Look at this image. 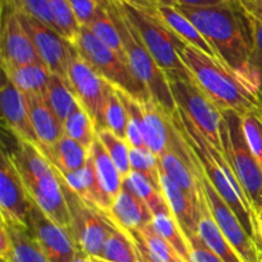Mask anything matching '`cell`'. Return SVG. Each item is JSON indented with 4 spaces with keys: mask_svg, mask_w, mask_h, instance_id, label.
Instances as JSON below:
<instances>
[{
    "mask_svg": "<svg viewBox=\"0 0 262 262\" xmlns=\"http://www.w3.org/2000/svg\"><path fill=\"white\" fill-rule=\"evenodd\" d=\"M176 7L196 26L225 66L260 89V73L251 61L247 20L237 0L216 7Z\"/></svg>",
    "mask_w": 262,
    "mask_h": 262,
    "instance_id": "1",
    "label": "cell"
},
{
    "mask_svg": "<svg viewBox=\"0 0 262 262\" xmlns=\"http://www.w3.org/2000/svg\"><path fill=\"white\" fill-rule=\"evenodd\" d=\"M179 56L194 82L222 112L245 115L262 109L260 89L223 61L187 43Z\"/></svg>",
    "mask_w": 262,
    "mask_h": 262,
    "instance_id": "2",
    "label": "cell"
},
{
    "mask_svg": "<svg viewBox=\"0 0 262 262\" xmlns=\"http://www.w3.org/2000/svg\"><path fill=\"white\" fill-rule=\"evenodd\" d=\"M173 117L181 128L186 141L193 150L209 181L224 199V201L229 205L233 212L237 215L241 224L261 252L256 214L225 154L212 146L181 109L177 110Z\"/></svg>",
    "mask_w": 262,
    "mask_h": 262,
    "instance_id": "3",
    "label": "cell"
},
{
    "mask_svg": "<svg viewBox=\"0 0 262 262\" xmlns=\"http://www.w3.org/2000/svg\"><path fill=\"white\" fill-rule=\"evenodd\" d=\"M9 155L19 171L31 201L71 232V211L60 173L33 143L17 140V146Z\"/></svg>",
    "mask_w": 262,
    "mask_h": 262,
    "instance_id": "4",
    "label": "cell"
},
{
    "mask_svg": "<svg viewBox=\"0 0 262 262\" xmlns=\"http://www.w3.org/2000/svg\"><path fill=\"white\" fill-rule=\"evenodd\" d=\"M122 7L166 78L193 79L179 56V50L186 42L161 20L154 9L152 0H123Z\"/></svg>",
    "mask_w": 262,
    "mask_h": 262,
    "instance_id": "5",
    "label": "cell"
},
{
    "mask_svg": "<svg viewBox=\"0 0 262 262\" xmlns=\"http://www.w3.org/2000/svg\"><path fill=\"white\" fill-rule=\"evenodd\" d=\"M107 7H109L110 14L119 30L128 67L135 74L137 81L145 87L151 99L166 114L173 117L174 113L178 110V106H177L173 94H171L170 84L166 78V74L159 68L152 55L148 53L145 43L141 40L137 31L128 19L127 14L123 10L122 2L109 0Z\"/></svg>",
    "mask_w": 262,
    "mask_h": 262,
    "instance_id": "6",
    "label": "cell"
},
{
    "mask_svg": "<svg viewBox=\"0 0 262 262\" xmlns=\"http://www.w3.org/2000/svg\"><path fill=\"white\" fill-rule=\"evenodd\" d=\"M220 132L225 156L256 214L262 209V168L248 147L243 135L241 115L233 112H223Z\"/></svg>",
    "mask_w": 262,
    "mask_h": 262,
    "instance_id": "7",
    "label": "cell"
},
{
    "mask_svg": "<svg viewBox=\"0 0 262 262\" xmlns=\"http://www.w3.org/2000/svg\"><path fill=\"white\" fill-rule=\"evenodd\" d=\"M76 50L99 72L105 81L129 96L143 102L151 99L145 87L137 81L125 60L114 50L107 48L87 27L81 26L78 36L73 41Z\"/></svg>",
    "mask_w": 262,
    "mask_h": 262,
    "instance_id": "8",
    "label": "cell"
},
{
    "mask_svg": "<svg viewBox=\"0 0 262 262\" xmlns=\"http://www.w3.org/2000/svg\"><path fill=\"white\" fill-rule=\"evenodd\" d=\"M168 81L178 109L192 120L212 146L224 152L220 132L223 120L222 110L200 89L194 79L173 78Z\"/></svg>",
    "mask_w": 262,
    "mask_h": 262,
    "instance_id": "9",
    "label": "cell"
},
{
    "mask_svg": "<svg viewBox=\"0 0 262 262\" xmlns=\"http://www.w3.org/2000/svg\"><path fill=\"white\" fill-rule=\"evenodd\" d=\"M63 188L71 211V234L77 247L92 257L100 258L102 247L115 228V223L106 212L82 201L64 181Z\"/></svg>",
    "mask_w": 262,
    "mask_h": 262,
    "instance_id": "10",
    "label": "cell"
},
{
    "mask_svg": "<svg viewBox=\"0 0 262 262\" xmlns=\"http://www.w3.org/2000/svg\"><path fill=\"white\" fill-rule=\"evenodd\" d=\"M67 78L78 102L94 120L96 130L105 128V106L113 84L105 81L74 46L69 58Z\"/></svg>",
    "mask_w": 262,
    "mask_h": 262,
    "instance_id": "11",
    "label": "cell"
},
{
    "mask_svg": "<svg viewBox=\"0 0 262 262\" xmlns=\"http://www.w3.org/2000/svg\"><path fill=\"white\" fill-rule=\"evenodd\" d=\"M192 152H193V150H192ZM193 161L194 173L199 176L202 189H204L205 199H206L207 205H209L210 211H211L212 217H214V220L216 222V224L219 225L223 234L227 237V239L229 241L230 245L234 247V250L237 251L238 255L242 257L243 261L262 262V255L260 250H258V247L256 246V243L253 242L252 238L247 234V232H246V229L243 228V225L241 224L237 215L233 212V210L230 209L229 205L224 201V199L220 196L219 192L215 189V187L212 186L211 182L209 181V178H207L206 174H205L204 169L201 168V164L197 160L194 152Z\"/></svg>",
    "mask_w": 262,
    "mask_h": 262,
    "instance_id": "12",
    "label": "cell"
},
{
    "mask_svg": "<svg viewBox=\"0 0 262 262\" xmlns=\"http://www.w3.org/2000/svg\"><path fill=\"white\" fill-rule=\"evenodd\" d=\"M17 12L23 27L28 32L37 50L41 61L53 74H58L68 79V64L73 43L69 42L60 33L54 31L45 23L19 12L18 9Z\"/></svg>",
    "mask_w": 262,
    "mask_h": 262,
    "instance_id": "13",
    "label": "cell"
},
{
    "mask_svg": "<svg viewBox=\"0 0 262 262\" xmlns=\"http://www.w3.org/2000/svg\"><path fill=\"white\" fill-rule=\"evenodd\" d=\"M31 201L19 171L12 158L3 151L0 158V212L7 224H18L28 228Z\"/></svg>",
    "mask_w": 262,
    "mask_h": 262,
    "instance_id": "14",
    "label": "cell"
},
{
    "mask_svg": "<svg viewBox=\"0 0 262 262\" xmlns=\"http://www.w3.org/2000/svg\"><path fill=\"white\" fill-rule=\"evenodd\" d=\"M28 229L41 246L50 262H72L78 252L73 235L67 228L49 217L32 202Z\"/></svg>",
    "mask_w": 262,
    "mask_h": 262,
    "instance_id": "15",
    "label": "cell"
},
{
    "mask_svg": "<svg viewBox=\"0 0 262 262\" xmlns=\"http://www.w3.org/2000/svg\"><path fill=\"white\" fill-rule=\"evenodd\" d=\"M2 66H26L42 63L30 35L23 27L18 12L10 3L2 2Z\"/></svg>",
    "mask_w": 262,
    "mask_h": 262,
    "instance_id": "16",
    "label": "cell"
},
{
    "mask_svg": "<svg viewBox=\"0 0 262 262\" xmlns=\"http://www.w3.org/2000/svg\"><path fill=\"white\" fill-rule=\"evenodd\" d=\"M0 109L5 125L17 140L40 146L31 120L27 96L5 76L0 90Z\"/></svg>",
    "mask_w": 262,
    "mask_h": 262,
    "instance_id": "17",
    "label": "cell"
},
{
    "mask_svg": "<svg viewBox=\"0 0 262 262\" xmlns=\"http://www.w3.org/2000/svg\"><path fill=\"white\" fill-rule=\"evenodd\" d=\"M142 105L145 114V145L151 152L160 158L169 148L181 145L183 136L174 118L166 114L152 99L146 100Z\"/></svg>",
    "mask_w": 262,
    "mask_h": 262,
    "instance_id": "18",
    "label": "cell"
},
{
    "mask_svg": "<svg viewBox=\"0 0 262 262\" xmlns=\"http://www.w3.org/2000/svg\"><path fill=\"white\" fill-rule=\"evenodd\" d=\"M160 189L187 239L199 234L200 205L163 170H160Z\"/></svg>",
    "mask_w": 262,
    "mask_h": 262,
    "instance_id": "19",
    "label": "cell"
},
{
    "mask_svg": "<svg viewBox=\"0 0 262 262\" xmlns=\"http://www.w3.org/2000/svg\"><path fill=\"white\" fill-rule=\"evenodd\" d=\"M106 214L118 227L127 232L145 229L152 223L154 217L147 205L124 184Z\"/></svg>",
    "mask_w": 262,
    "mask_h": 262,
    "instance_id": "20",
    "label": "cell"
},
{
    "mask_svg": "<svg viewBox=\"0 0 262 262\" xmlns=\"http://www.w3.org/2000/svg\"><path fill=\"white\" fill-rule=\"evenodd\" d=\"M61 176V174H60ZM67 186L90 206L102 212H109L113 201L107 197L104 189L100 186L96 169L91 155L89 156L87 164L74 173L61 176Z\"/></svg>",
    "mask_w": 262,
    "mask_h": 262,
    "instance_id": "21",
    "label": "cell"
},
{
    "mask_svg": "<svg viewBox=\"0 0 262 262\" xmlns=\"http://www.w3.org/2000/svg\"><path fill=\"white\" fill-rule=\"evenodd\" d=\"M30 106L33 129L40 142V150L53 147L64 136V125L53 112L45 97L40 95H26Z\"/></svg>",
    "mask_w": 262,
    "mask_h": 262,
    "instance_id": "22",
    "label": "cell"
},
{
    "mask_svg": "<svg viewBox=\"0 0 262 262\" xmlns=\"http://www.w3.org/2000/svg\"><path fill=\"white\" fill-rule=\"evenodd\" d=\"M152 5L155 12L158 13L159 17L161 18L164 23L181 38L183 42H186L187 45H191L197 48L199 50L204 51L205 54H207L211 58L217 59L220 60L219 56H217L216 51L212 49V46L207 42L206 38L201 35L199 30L196 28V26L176 7V5H166L161 4V3L155 2L152 0ZM222 61V60H220Z\"/></svg>",
    "mask_w": 262,
    "mask_h": 262,
    "instance_id": "23",
    "label": "cell"
},
{
    "mask_svg": "<svg viewBox=\"0 0 262 262\" xmlns=\"http://www.w3.org/2000/svg\"><path fill=\"white\" fill-rule=\"evenodd\" d=\"M192 158H193V152H192ZM159 165H160V170H163L171 181L176 182L197 204L201 205L205 193L199 176L194 173V163L191 165L184 161L178 154L168 150L159 158Z\"/></svg>",
    "mask_w": 262,
    "mask_h": 262,
    "instance_id": "24",
    "label": "cell"
},
{
    "mask_svg": "<svg viewBox=\"0 0 262 262\" xmlns=\"http://www.w3.org/2000/svg\"><path fill=\"white\" fill-rule=\"evenodd\" d=\"M199 235L202 242L224 262H245L220 230L219 225L212 217L205 196L200 205Z\"/></svg>",
    "mask_w": 262,
    "mask_h": 262,
    "instance_id": "25",
    "label": "cell"
},
{
    "mask_svg": "<svg viewBox=\"0 0 262 262\" xmlns=\"http://www.w3.org/2000/svg\"><path fill=\"white\" fill-rule=\"evenodd\" d=\"M41 151L61 176L74 173L83 168L90 156V151L84 146L67 135H64L53 147Z\"/></svg>",
    "mask_w": 262,
    "mask_h": 262,
    "instance_id": "26",
    "label": "cell"
},
{
    "mask_svg": "<svg viewBox=\"0 0 262 262\" xmlns=\"http://www.w3.org/2000/svg\"><path fill=\"white\" fill-rule=\"evenodd\" d=\"M4 76L8 77L23 94L45 96L51 72L43 63L26 66H2Z\"/></svg>",
    "mask_w": 262,
    "mask_h": 262,
    "instance_id": "27",
    "label": "cell"
},
{
    "mask_svg": "<svg viewBox=\"0 0 262 262\" xmlns=\"http://www.w3.org/2000/svg\"><path fill=\"white\" fill-rule=\"evenodd\" d=\"M3 222V220H2ZM9 230L12 248L5 261L7 262H50L41 246L27 227L18 224H7Z\"/></svg>",
    "mask_w": 262,
    "mask_h": 262,
    "instance_id": "28",
    "label": "cell"
},
{
    "mask_svg": "<svg viewBox=\"0 0 262 262\" xmlns=\"http://www.w3.org/2000/svg\"><path fill=\"white\" fill-rule=\"evenodd\" d=\"M90 155L94 160L100 186L104 189L105 193L107 194V197L112 201H114L123 187L122 174L119 173L118 168L113 163V160L107 155L106 150H105V147L97 137L92 143L91 148H90Z\"/></svg>",
    "mask_w": 262,
    "mask_h": 262,
    "instance_id": "29",
    "label": "cell"
},
{
    "mask_svg": "<svg viewBox=\"0 0 262 262\" xmlns=\"http://www.w3.org/2000/svg\"><path fill=\"white\" fill-rule=\"evenodd\" d=\"M154 230L160 235L163 239L170 246H173L174 250L182 256L186 262L191 261V252H189L188 239L186 238L184 233L182 232L181 227L178 225L177 220L174 219L169 206L164 207L160 211L155 212L152 217Z\"/></svg>",
    "mask_w": 262,
    "mask_h": 262,
    "instance_id": "30",
    "label": "cell"
},
{
    "mask_svg": "<svg viewBox=\"0 0 262 262\" xmlns=\"http://www.w3.org/2000/svg\"><path fill=\"white\" fill-rule=\"evenodd\" d=\"M43 97L61 123L66 122L67 118L73 113V110L78 105V100L68 79L58 74H51L50 82H49L48 90Z\"/></svg>",
    "mask_w": 262,
    "mask_h": 262,
    "instance_id": "31",
    "label": "cell"
},
{
    "mask_svg": "<svg viewBox=\"0 0 262 262\" xmlns=\"http://www.w3.org/2000/svg\"><path fill=\"white\" fill-rule=\"evenodd\" d=\"M109 4V3H107ZM106 5H101L97 9L96 14L92 18L91 22L84 27L89 28L96 38H99L104 45L114 50L123 60H125V53L124 46H123L122 37H120L119 30H118L117 25H115L114 19H113L112 14H110L109 7ZM127 63V61H125Z\"/></svg>",
    "mask_w": 262,
    "mask_h": 262,
    "instance_id": "32",
    "label": "cell"
},
{
    "mask_svg": "<svg viewBox=\"0 0 262 262\" xmlns=\"http://www.w3.org/2000/svg\"><path fill=\"white\" fill-rule=\"evenodd\" d=\"M100 260L107 262H140L132 235L115 224L102 247Z\"/></svg>",
    "mask_w": 262,
    "mask_h": 262,
    "instance_id": "33",
    "label": "cell"
},
{
    "mask_svg": "<svg viewBox=\"0 0 262 262\" xmlns=\"http://www.w3.org/2000/svg\"><path fill=\"white\" fill-rule=\"evenodd\" d=\"M133 239L140 242L143 246L148 255L158 262H186L182 256L174 250L173 246L169 245L165 239L160 237L154 230L152 225H148L142 230H133L128 232Z\"/></svg>",
    "mask_w": 262,
    "mask_h": 262,
    "instance_id": "34",
    "label": "cell"
},
{
    "mask_svg": "<svg viewBox=\"0 0 262 262\" xmlns=\"http://www.w3.org/2000/svg\"><path fill=\"white\" fill-rule=\"evenodd\" d=\"M63 125L64 135L73 138L90 151L92 143L96 140V128L92 118L79 102Z\"/></svg>",
    "mask_w": 262,
    "mask_h": 262,
    "instance_id": "35",
    "label": "cell"
},
{
    "mask_svg": "<svg viewBox=\"0 0 262 262\" xmlns=\"http://www.w3.org/2000/svg\"><path fill=\"white\" fill-rule=\"evenodd\" d=\"M117 91L127 112V142L129 143L130 147H146L145 137H143L145 114H143L142 102L129 96L122 90L117 89Z\"/></svg>",
    "mask_w": 262,
    "mask_h": 262,
    "instance_id": "36",
    "label": "cell"
},
{
    "mask_svg": "<svg viewBox=\"0 0 262 262\" xmlns=\"http://www.w3.org/2000/svg\"><path fill=\"white\" fill-rule=\"evenodd\" d=\"M123 184L127 186L136 196L140 197L147 205L152 215L168 206L160 189L156 188L143 174L138 171H130L128 177L123 179Z\"/></svg>",
    "mask_w": 262,
    "mask_h": 262,
    "instance_id": "37",
    "label": "cell"
},
{
    "mask_svg": "<svg viewBox=\"0 0 262 262\" xmlns=\"http://www.w3.org/2000/svg\"><path fill=\"white\" fill-rule=\"evenodd\" d=\"M96 137L106 150L107 155L115 164L119 173L122 174L123 179L128 177L132 171L129 163V143L124 138L118 137L115 133L107 128H101L96 130Z\"/></svg>",
    "mask_w": 262,
    "mask_h": 262,
    "instance_id": "38",
    "label": "cell"
},
{
    "mask_svg": "<svg viewBox=\"0 0 262 262\" xmlns=\"http://www.w3.org/2000/svg\"><path fill=\"white\" fill-rule=\"evenodd\" d=\"M48 4L60 35L69 42H73L78 36L81 25L72 9L69 0H48Z\"/></svg>",
    "mask_w": 262,
    "mask_h": 262,
    "instance_id": "39",
    "label": "cell"
},
{
    "mask_svg": "<svg viewBox=\"0 0 262 262\" xmlns=\"http://www.w3.org/2000/svg\"><path fill=\"white\" fill-rule=\"evenodd\" d=\"M130 169L143 174L156 188L160 189V165L159 158L147 147H130ZM161 191V189H160Z\"/></svg>",
    "mask_w": 262,
    "mask_h": 262,
    "instance_id": "40",
    "label": "cell"
},
{
    "mask_svg": "<svg viewBox=\"0 0 262 262\" xmlns=\"http://www.w3.org/2000/svg\"><path fill=\"white\" fill-rule=\"evenodd\" d=\"M105 128L112 130L113 133L120 138L127 140V127H128V118L125 107L118 95L117 89L113 86L110 90L109 96H107L106 106H105Z\"/></svg>",
    "mask_w": 262,
    "mask_h": 262,
    "instance_id": "41",
    "label": "cell"
},
{
    "mask_svg": "<svg viewBox=\"0 0 262 262\" xmlns=\"http://www.w3.org/2000/svg\"><path fill=\"white\" fill-rule=\"evenodd\" d=\"M241 122L248 147L262 168V109L241 115Z\"/></svg>",
    "mask_w": 262,
    "mask_h": 262,
    "instance_id": "42",
    "label": "cell"
},
{
    "mask_svg": "<svg viewBox=\"0 0 262 262\" xmlns=\"http://www.w3.org/2000/svg\"><path fill=\"white\" fill-rule=\"evenodd\" d=\"M2 2L10 3L19 12L25 13V14L30 15V17L36 18L40 22L45 23L46 26L53 28L54 31L60 33L58 27H56L55 22H54L50 9H49L48 0H2Z\"/></svg>",
    "mask_w": 262,
    "mask_h": 262,
    "instance_id": "43",
    "label": "cell"
},
{
    "mask_svg": "<svg viewBox=\"0 0 262 262\" xmlns=\"http://www.w3.org/2000/svg\"><path fill=\"white\" fill-rule=\"evenodd\" d=\"M243 12H245L246 20H247L248 35H250L251 61H252L253 67L257 69V72L260 73V78L262 79V22L258 18L246 12L245 9Z\"/></svg>",
    "mask_w": 262,
    "mask_h": 262,
    "instance_id": "44",
    "label": "cell"
},
{
    "mask_svg": "<svg viewBox=\"0 0 262 262\" xmlns=\"http://www.w3.org/2000/svg\"><path fill=\"white\" fill-rule=\"evenodd\" d=\"M188 245L189 252H191V261L189 262H224L202 242L199 234L189 238Z\"/></svg>",
    "mask_w": 262,
    "mask_h": 262,
    "instance_id": "45",
    "label": "cell"
},
{
    "mask_svg": "<svg viewBox=\"0 0 262 262\" xmlns=\"http://www.w3.org/2000/svg\"><path fill=\"white\" fill-rule=\"evenodd\" d=\"M10 248H12V239H10L9 230L7 225L2 222L0 224V257L2 260H5L9 256Z\"/></svg>",
    "mask_w": 262,
    "mask_h": 262,
    "instance_id": "46",
    "label": "cell"
},
{
    "mask_svg": "<svg viewBox=\"0 0 262 262\" xmlns=\"http://www.w3.org/2000/svg\"><path fill=\"white\" fill-rule=\"evenodd\" d=\"M241 7L262 22V0H237Z\"/></svg>",
    "mask_w": 262,
    "mask_h": 262,
    "instance_id": "47",
    "label": "cell"
},
{
    "mask_svg": "<svg viewBox=\"0 0 262 262\" xmlns=\"http://www.w3.org/2000/svg\"><path fill=\"white\" fill-rule=\"evenodd\" d=\"M234 0H177V5L187 7H216V5L228 4Z\"/></svg>",
    "mask_w": 262,
    "mask_h": 262,
    "instance_id": "48",
    "label": "cell"
},
{
    "mask_svg": "<svg viewBox=\"0 0 262 262\" xmlns=\"http://www.w3.org/2000/svg\"><path fill=\"white\" fill-rule=\"evenodd\" d=\"M133 241H135L136 247H137L138 258H140V262H158L156 260H154V258L151 257L150 255H148L147 251H146L145 248H143V246L141 245L140 242H137V241H136V239H133Z\"/></svg>",
    "mask_w": 262,
    "mask_h": 262,
    "instance_id": "49",
    "label": "cell"
},
{
    "mask_svg": "<svg viewBox=\"0 0 262 262\" xmlns=\"http://www.w3.org/2000/svg\"><path fill=\"white\" fill-rule=\"evenodd\" d=\"M72 262H99V260H97L96 257H92V256L87 255L83 251L78 250L76 257H74V260Z\"/></svg>",
    "mask_w": 262,
    "mask_h": 262,
    "instance_id": "50",
    "label": "cell"
},
{
    "mask_svg": "<svg viewBox=\"0 0 262 262\" xmlns=\"http://www.w3.org/2000/svg\"><path fill=\"white\" fill-rule=\"evenodd\" d=\"M256 223H257V232H258V237H260V248H261V255H262V209L256 212Z\"/></svg>",
    "mask_w": 262,
    "mask_h": 262,
    "instance_id": "51",
    "label": "cell"
},
{
    "mask_svg": "<svg viewBox=\"0 0 262 262\" xmlns=\"http://www.w3.org/2000/svg\"><path fill=\"white\" fill-rule=\"evenodd\" d=\"M155 2L166 5H177V0H155Z\"/></svg>",
    "mask_w": 262,
    "mask_h": 262,
    "instance_id": "52",
    "label": "cell"
},
{
    "mask_svg": "<svg viewBox=\"0 0 262 262\" xmlns=\"http://www.w3.org/2000/svg\"><path fill=\"white\" fill-rule=\"evenodd\" d=\"M260 97L262 100V79H261V83H260Z\"/></svg>",
    "mask_w": 262,
    "mask_h": 262,
    "instance_id": "53",
    "label": "cell"
},
{
    "mask_svg": "<svg viewBox=\"0 0 262 262\" xmlns=\"http://www.w3.org/2000/svg\"><path fill=\"white\" fill-rule=\"evenodd\" d=\"M99 260V262H107V261H104V260H100V258H97Z\"/></svg>",
    "mask_w": 262,
    "mask_h": 262,
    "instance_id": "54",
    "label": "cell"
},
{
    "mask_svg": "<svg viewBox=\"0 0 262 262\" xmlns=\"http://www.w3.org/2000/svg\"><path fill=\"white\" fill-rule=\"evenodd\" d=\"M0 262H7V261H5V260H2Z\"/></svg>",
    "mask_w": 262,
    "mask_h": 262,
    "instance_id": "55",
    "label": "cell"
},
{
    "mask_svg": "<svg viewBox=\"0 0 262 262\" xmlns=\"http://www.w3.org/2000/svg\"><path fill=\"white\" fill-rule=\"evenodd\" d=\"M120 2H123V0H120Z\"/></svg>",
    "mask_w": 262,
    "mask_h": 262,
    "instance_id": "56",
    "label": "cell"
}]
</instances>
